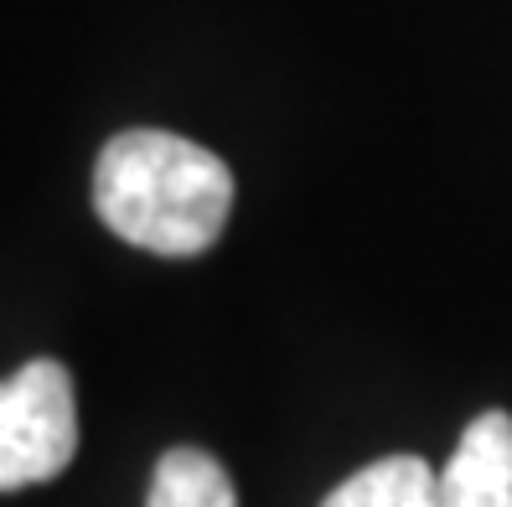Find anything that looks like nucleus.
<instances>
[{
    "mask_svg": "<svg viewBox=\"0 0 512 507\" xmlns=\"http://www.w3.org/2000/svg\"><path fill=\"white\" fill-rule=\"evenodd\" d=\"M94 207L125 244L192 259L233 213V171L171 130H125L94 166Z\"/></svg>",
    "mask_w": 512,
    "mask_h": 507,
    "instance_id": "nucleus-1",
    "label": "nucleus"
},
{
    "mask_svg": "<svg viewBox=\"0 0 512 507\" xmlns=\"http://www.w3.org/2000/svg\"><path fill=\"white\" fill-rule=\"evenodd\" d=\"M78 456V394L57 357H32L0 383V492L42 487Z\"/></svg>",
    "mask_w": 512,
    "mask_h": 507,
    "instance_id": "nucleus-2",
    "label": "nucleus"
},
{
    "mask_svg": "<svg viewBox=\"0 0 512 507\" xmlns=\"http://www.w3.org/2000/svg\"><path fill=\"white\" fill-rule=\"evenodd\" d=\"M440 507H512V414L487 409L466 425L440 471Z\"/></svg>",
    "mask_w": 512,
    "mask_h": 507,
    "instance_id": "nucleus-3",
    "label": "nucleus"
},
{
    "mask_svg": "<svg viewBox=\"0 0 512 507\" xmlns=\"http://www.w3.org/2000/svg\"><path fill=\"white\" fill-rule=\"evenodd\" d=\"M321 507H440V476L419 456H383L347 476Z\"/></svg>",
    "mask_w": 512,
    "mask_h": 507,
    "instance_id": "nucleus-4",
    "label": "nucleus"
},
{
    "mask_svg": "<svg viewBox=\"0 0 512 507\" xmlns=\"http://www.w3.org/2000/svg\"><path fill=\"white\" fill-rule=\"evenodd\" d=\"M145 507H238V497H233L228 471L207 451H197V445H171L156 461Z\"/></svg>",
    "mask_w": 512,
    "mask_h": 507,
    "instance_id": "nucleus-5",
    "label": "nucleus"
}]
</instances>
